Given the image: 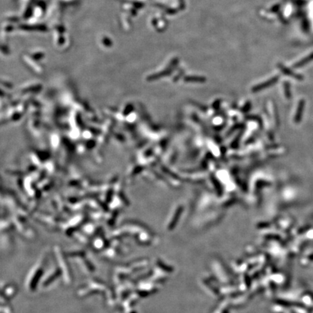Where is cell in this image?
<instances>
[{"instance_id":"3","label":"cell","mask_w":313,"mask_h":313,"mask_svg":"<svg viewBox=\"0 0 313 313\" xmlns=\"http://www.w3.org/2000/svg\"><path fill=\"white\" fill-rule=\"evenodd\" d=\"M312 61H313V52L312 53L310 54L308 56H307V57H305L304 59L299 60V62L295 63V65H294V68H301V67L305 66V65H307L308 63L312 62Z\"/></svg>"},{"instance_id":"2","label":"cell","mask_w":313,"mask_h":313,"mask_svg":"<svg viewBox=\"0 0 313 313\" xmlns=\"http://www.w3.org/2000/svg\"><path fill=\"white\" fill-rule=\"evenodd\" d=\"M305 102L304 99L300 100L299 102V104H298L297 107V113H296L295 116H294V122L296 123H298L300 122L301 117H302L304 109H305Z\"/></svg>"},{"instance_id":"5","label":"cell","mask_w":313,"mask_h":313,"mask_svg":"<svg viewBox=\"0 0 313 313\" xmlns=\"http://www.w3.org/2000/svg\"><path fill=\"white\" fill-rule=\"evenodd\" d=\"M284 89L285 96H286V97L288 99H291V87H290L289 83H287V82L284 83Z\"/></svg>"},{"instance_id":"1","label":"cell","mask_w":313,"mask_h":313,"mask_svg":"<svg viewBox=\"0 0 313 313\" xmlns=\"http://www.w3.org/2000/svg\"><path fill=\"white\" fill-rule=\"evenodd\" d=\"M278 67L280 68L281 71L284 74H285V75H286L287 76H289V77L295 78V79H297V80H302L303 79L302 76L296 73V72H294L293 71V70H290L289 68H286V67L284 66V65L280 64V65H278Z\"/></svg>"},{"instance_id":"4","label":"cell","mask_w":313,"mask_h":313,"mask_svg":"<svg viewBox=\"0 0 313 313\" xmlns=\"http://www.w3.org/2000/svg\"><path fill=\"white\" fill-rule=\"evenodd\" d=\"M278 77H275V78H271V79H270L269 81L265 82V83H262V84L257 86L254 89V91H260V90H262V89H263L268 88V86H271L275 84V83L278 81Z\"/></svg>"}]
</instances>
